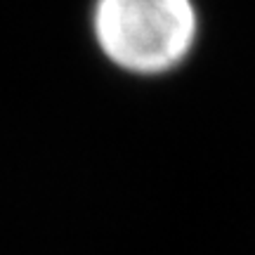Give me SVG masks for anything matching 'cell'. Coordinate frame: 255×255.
Wrapping results in <instances>:
<instances>
[{"label":"cell","mask_w":255,"mask_h":255,"mask_svg":"<svg viewBox=\"0 0 255 255\" xmlns=\"http://www.w3.org/2000/svg\"><path fill=\"white\" fill-rule=\"evenodd\" d=\"M92 33L114 66L135 76H161L189 57L199 17L191 0H97Z\"/></svg>","instance_id":"cell-1"}]
</instances>
